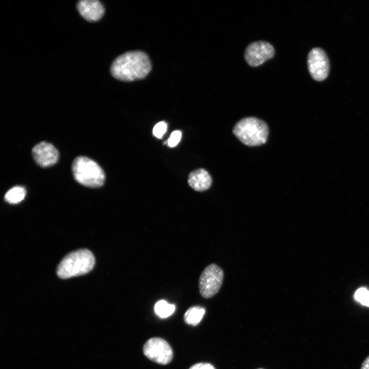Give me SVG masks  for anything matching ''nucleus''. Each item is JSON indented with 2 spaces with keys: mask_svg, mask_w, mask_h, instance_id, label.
I'll use <instances>...</instances> for the list:
<instances>
[{
  "mask_svg": "<svg viewBox=\"0 0 369 369\" xmlns=\"http://www.w3.org/2000/svg\"><path fill=\"white\" fill-rule=\"evenodd\" d=\"M151 69L148 56L139 51H130L121 54L112 63L110 71L115 78L131 81L145 77Z\"/></svg>",
  "mask_w": 369,
  "mask_h": 369,
  "instance_id": "obj_1",
  "label": "nucleus"
},
{
  "mask_svg": "<svg viewBox=\"0 0 369 369\" xmlns=\"http://www.w3.org/2000/svg\"><path fill=\"white\" fill-rule=\"evenodd\" d=\"M233 132L243 144L250 147L264 144L269 135V127L263 120L248 117L240 120L234 126Z\"/></svg>",
  "mask_w": 369,
  "mask_h": 369,
  "instance_id": "obj_2",
  "label": "nucleus"
},
{
  "mask_svg": "<svg viewBox=\"0 0 369 369\" xmlns=\"http://www.w3.org/2000/svg\"><path fill=\"white\" fill-rule=\"evenodd\" d=\"M94 264V257L90 251L78 250L63 259L58 266L57 274L63 279L84 275L90 272Z\"/></svg>",
  "mask_w": 369,
  "mask_h": 369,
  "instance_id": "obj_3",
  "label": "nucleus"
},
{
  "mask_svg": "<svg viewBox=\"0 0 369 369\" xmlns=\"http://www.w3.org/2000/svg\"><path fill=\"white\" fill-rule=\"evenodd\" d=\"M72 170L74 179L82 185L98 188L104 184V171L95 161L87 157H76L73 162Z\"/></svg>",
  "mask_w": 369,
  "mask_h": 369,
  "instance_id": "obj_4",
  "label": "nucleus"
},
{
  "mask_svg": "<svg viewBox=\"0 0 369 369\" xmlns=\"http://www.w3.org/2000/svg\"><path fill=\"white\" fill-rule=\"evenodd\" d=\"M223 277V271L218 265L215 263L208 265L199 279V291L201 296L210 298L217 294L222 284Z\"/></svg>",
  "mask_w": 369,
  "mask_h": 369,
  "instance_id": "obj_5",
  "label": "nucleus"
},
{
  "mask_svg": "<svg viewBox=\"0 0 369 369\" xmlns=\"http://www.w3.org/2000/svg\"><path fill=\"white\" fill-rule=\"evenodd\" d=\"M143 352L148 359L162 365L168 364L173 356L169 344L165 340L158 337L148 340L144 346Z\"/></svg>",
  "mask_w": 369,
  "mask_h": 369,
  "instance_id": "obj_6",
  "label": "nucleus"
},
{
  "mask_svg": "<svg viewBox=\"0 0 369 369\" xmlns=\"http://www.w3.org/2000/svg\"><path fill=\"white\" fill-rule=\"evenodd\" d=\"M308 66L309 72L314 79L322 81L328 76L330 62L325 51L320 48H314L309 53Z\"/></svg>",
  "mask_w": 369,
  "mask_h": 369,
  "instance_id": "obj_7",
  "label": "nucleus"
},
{
  "mask_svg": "<svg viewBox=\"0 0 369 369\" xmlns=\"http://www.w3.org/2000/svg\"><path fill=\"white\" fill-rule=\"evenodd\" d=\"M274 55V49L269 43L258 41L252 43L247 48L244 57L248 64L252 67H257Z\"/></svg>",
  "mask_w": 369,
  "mask_h": 369,
  "instance_id": "obj_8",
  "label": "nucleus"
},
{
  "mask_svg": "<svg viewBox=\"0 0 369 369\" xmlns=\"http://www.w3.org/2000/svg\"><path fill=\"white\" fill-rule=\"evenodd\" d=\"M33 157L37 165L42 167H48L56 163L59 158V153L50 143L42 141L32 149Z\"/></svg>",
  "mask_w": 369,
  "mask_h": 369,
  "instance_id": "obj_9",
  "label": "nucleus"
},
{
  "mask_svg": "<svg viewBox=\"0 0 369 369\" xmlns=\"http://www.w3.org/2000/svg\"><path fill=\"white\" fill-rule=\"evenodd\" d=\"M77 9L86 20L94 22L99 20L104 13V7L98 1L83 0L77 4Z\"/></svg>",
  "mask_w": 369,
  "mask_h": 369,
  "instance_id": "obj_10",
  "label": "nucleus"
},
{
  "mask_svg": "<svg viewBox=\"0 0 369 369\" xmlns=\"http://www.w3.org/2000/svg\"><path fill=\"white\" fill-rule=\"evenodd\" d=\"M212 182L209 173L203 169H199L192 172L189 176L188 183L197 191H203L208 189Z\"/></svg>",
  "mask_w": 369,
  "mask_h": 369,
  "instance_id": "obj_11",
  "label": "nucleus"
},
{
  "mask_svg": "<svg viewBox=\"0 0 369 369\" xmlns=\"http://www.w3.org/2000/svg\"><path fill=\"white\" fill-rule=\"evenodd\" d=\"M205 313V309L201 306H191L186 312L184 320L186 323L192 325H196L201 320Z\"/></svg>",
  "mask_w": 369,
  "mask_h": 369,
  "instance_id": "obj_12",
  "label": "nucleus"
},
{
  "mask_svg": "<svg viewBox=\"0 0 369 369\" xmlns=\"http://www.w3.org/2000/svg\"><path fill=\"white\" fill-rule=\"evenodd\" d=\"M26 194V189L22 186H15L11 188L6 193L4 199L8 203L16 204L22 201Z\"/></svg>",
  "mask_w": 369,
  "mask_h": 369,
  "instance_id": "obj_13",
  "label": "nucleus"
},
{
  "mask_svg": "<svg viewBox=\"0 0 369 369\" xmlns=\"http://www.w3.org/2000/svg\"><path fill=\"white\" fill-rule=\"evenodd\" d=\"M175 310V305L170 304L165 300H159L154 306L156 314L161 318H166L171 316Z\"/></svg>",
  "mask_w": 369,
  "mask_h": 369,
  "instance_id": "obj_14",
  "label": "nucleus"
},
{
  "mask_svg": "<svg viewBox=\"0 0 369 369\" xmlns=\"http://www.w3.org/2000/svg\"><path fill=\"white\" fill-rule=\"evenodd\" d=\"M355 299L362 304L369 306V291L365 288H360L355 294Z\"/></svg>",
  "mask_w": 369,
  "mask_h": 369,
  "instance_id": "obj_15",
  "label": "nucleus"
},
{
  "mask_svg": "<svg viewBox=\"0 0 369 369\" xmlns=\"http://www.w3.org/2000/svg\"><path fill=\"white\" fill-rule=\"evenodd\" d=\"M167 129V125L164 121L158 122L154 127L153 134L158 138H161L166 133Z\"/></svg>",
  "mask_w": 369,
  "mask_h": 369,
  "instance_id": "obj_16",
  "label": "nucleus"
},
{
  "mask_svg": "<svg viewBox=\"0 0 369 369\" xmlns=\"http://www.w3.org/2000/svg\"><path fill=\"white\" fill-rule=\"evenodd\" d=\"M181 137V132L180 131L176 130L173 131L170 135L168 140V145L170 147H175L180 141Z\"/></svg>",
  "mask_w": 369,
  "mask_h": 369,
  "instance_id": "obj_17",
  "label": "nucleus"
},
{
  "mask_svg": "<svg viewBox=\"0 0 369 369\" xmlns=\"http://www.w3.org/2000/svg\"><path fill=\"white\" fill-rule=\"evenodd\" d=\"M189 369H215L211 364L207 363H198L191 366Z\"/></svg>",
  "mask_w": 369,
  "mask_h": 369,
  "instance_id": "obj_18",
  "label": "nucleus"
},
{
  "mask_svg": "<svg viewBox=\"0 0 369 369\" xmlns=\"http://www.w3.org/2000/svg\"><path fill=\"white\" fill-rule=\"evenodd\" d=\"M360 369H369V355L363 360L361 364Z\"/></svg>",
  "mask_w": 369,
  "mask_h": 369,
  "instance_id": "obj_19",
  "label": "nucleus"
},
{
  "mask_svg": "<svg viewBox=\"0 0 369 369\" xmlns=\"http://www.w3.org/2000/svg\"><path fill=\"white\" fill-rule=\"evenodd\" d=\"M259 369H261V368H259Z\"/></svg>",
  "mask_w": 369,
  "mask_h": 369,
  "instance_id": "obj_20",
  "label": "nucleus"
}]
</instances>
